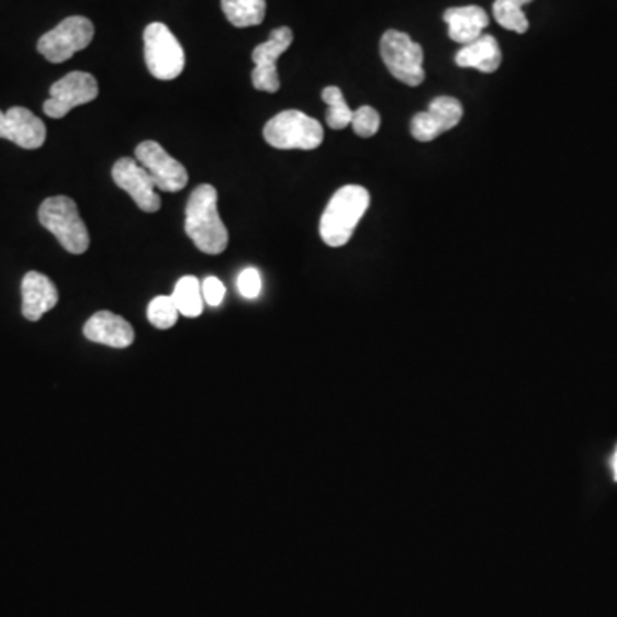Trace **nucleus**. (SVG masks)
I'll return each mask as SVG.
<instances>
[{
  "instance_id": "obj_1",
  "label": "nucleus",
  "mask_w": 617,
  "mask_h": 617,
  "mask_svg": "<svg viewBox=\"0 0 617 617\" xmlns=\"http://www.w3.org/2000/svg\"><path fill=\"white\" fill-rule=\"evenodd\" d=\"M186 234L204 255H222L228 246V231L218 213V192L203 184L192 191L186 207Z\"/></svg>"
},
{
  "instance_id": "obj_2",
  "label": "nucleus",
  "mask_w": 617,
  "mask_h": 617,
  "mask_svg": "<svg viewBox=\"0 0 617 617\" xmlns=\"http://www.w3.org/2000/svg\"><path fill=\"white\" fill-rule=\"evenodd\" d=\"M369 204L371 195L360 186L338 189L321 216L319 234L323 243L329 247L345 246L368 212Z\"/></svg>"
},
{
  "instance_id": "obj_3",
  "label": "nucleus",
  "mask_w": 617,
  "mask_h": 617,
  "mask_svg": "<svg viewBox=\"0 0 617 617\" xmlns=\"http://www.w3.org/2000/svg\"><path fill=\"white\" fill-rule=\"evenodd\" d=\"M38 220L60 246L71 255H85L90 247V234L78 212V204L67 195H55L42 203Z\"/></svg>"
},
{
  "instance_id": "obj_4",
  "label": "nucleus",
  "mask_w": 617,
  "mask_h": 617,
  "mask_svg": "<svg viewBox=\"0 0 617 617\" xmlns=\"http://www.w3.org/2000/svg\"><path fill=\"white\" fill-rule=\"evenodd\" d=\"M266 143L277 149H316L325 139L323 125L301 110H285L266 122Z\"/></svg>"
},
{
  "instance_id": "obj_5",
  "label": "nucleus",
  "mask_w": 617,
  "mask_h": 617,
  "mask_svg": "<svg viewBox=\"0 0 617 617\" xmlns=\"http://www.w3.org/2000/svg\"><path fill=\"white\" fill-rule=\"evenodd\" d=\"M145 60L153 78L160 81H172L184 71V48L164 23L146 26Z\"/></svg>"
},
{
  "instance_id": "obj_6",
  "label": "nucleus",
  "mask_w": 617,
  "mask_h": 617,
  "mask_svg": "<svg viewBox=\"0 0 617 617\" xmlns=\"http://www.w3.org/2000/svg\"><path fill=\"white\" fill-rule=\"evenodd\" d=\"M381 59L386 64L388 71L393 78L405 82L408 87L423 85L426 72H424V51L417 42L403 32L390 30L381 38Z\"/></svg>"
},
{
  "instance_id": "obj_7",
  "label": "nucleus",
  "mask_w": 617,
  "mask_h": 617,
  "mask_svg": "<svg viewBox=\"0 0 617 617\" xmlns=\"http://www.w3.org/2000/svg\"><path fill=\"white\" fill-rule=\"evenodd\" d=\"M94 36V26L88 18H66L54 30L38 40V52L52 64L66 63L72 55L85 51Z\"/></svg>"
},
{
  "instance_id": "obj_8",
  "label": "nucleus",
  "mask_w": 617,
  "mask_h": 617,
  "mask_svg": "<svg viewBox=\"0 0 617 617\" xmlns=\"http://www.w3.org/2000/svg\"><path fill=\"white\" fill-rule=\"evenodd\" d=\"M98 97V82L88 72L75 71L54 82L51 98L45 100L44 112L51 119L66 117L72 109L87 105Z\"/></svg>"
},
{
  "instance_id": "obj_9",
  "label": "nucleus",
  "mask_w": 617,
  "mask_h": 617,
  "mask_svg": "<svg viewBox=\"0 0 617 617\" xmlns=\"http://www.w3.org/2000/svg\"><path fill=\"white\" fill-rule=\"evenodd\" d=\"M136 161L149 173L158 191L179 192L188 186L184 165L170 157L157 142H143L137 146Z\"/></svg>"
},
{
  "instance_id": "obj_10",
  "label": "nucleus",
  "mask_w": 617,
  "mask_h": 617,
  "mask_svg": "<svg viewBox=\"0 0 617 617\" xmlns=\"http://www.w3.org/2000/svg\"><path fill=\"white\" fill-rule=\"evenodd\" d=\"M292 42V30L282 26L273 30L270 38L255 48L253 60H255L256 67L253 71V85H255L256 90L266 91V93H277L280 90L277 63L282 54L289 51Z\"/></svg>"
},
{
  "instance_id": "obj_11",
  "label": "nucleus",
  "mask_w": 617,
  "mask_h": 617,
  "mask_svg": "<svg viewBox=\"0 0 617 617\" xmlns=\"http://www.w3.org/2000/svg\"><path fill=\"white\" fill-rule=\"evenodd\" d=\"M115 184L133 198L136 206L146 213H157L161 207L160 195L153 184L152 177L133 158H121L112 168Z\"/></svg>"
},
{
  "instance_id": "obj_12",
  "label": "nucleus",
  "mask_w": 617,
  "mask_h": 617,
  "mask_svg": "<svg viewBox=\"0 0 617 617\" xmlns=\"http://www.w3.org/2000/svg\"><path fill=\"white\" fill-rule=\"evenodd\" d=\"M0 139L23 149H38L47 139V127L32 110L12 106L8 112H0Z\"/></svg>"
},
{
  "instance_id": "obj_13",
  "label": "nucleus",
  "mask_w": 617,
  "mask_h": 617,
  "mask_svg": "<svg viewBox=\"0 0 617 617\" xmlns=\"http://www.w3.org/2000/svg\"><path fill=\"white\" fill-rule=\"evenodd\" d=\"M82 333L88 340L112 348H127L134 341L133 326L124 317L109 313V311L93 314L87 321Z\"/></svg>"
},
{
  "instance_id": "obj_14",
  "label": "nucleus",
  "mask_w": 617,
  "mask_h": 617,
  "mask_svg": "<svg viewBox=\"0 0 617 617\" xmlns=\"http://www.w3.org/2000/svg\"><path fill=\"white\" fill-rule=\"evenodd\" d=\"M21 295H23V316L27 321L42 319V316L59 302V293L54 282L38 271L24 274Z\"/></svg>"
},
{
  "instance_id": "obj_15",
  "label": "nucleus",
  "mask_w": 617,
  "mask_h": 617,
  "mask_svg": "<svg viewBox=\"0 0 617 617\" xmlns=\"http://www.w3.org/2000/svg\"><path fill=\"white\" fill-rule=\"evenodd\" d=\"M442 20L448 24L450 38L460 45H469L481 38L489 24L487 12L479 5L448 9Z\"/></svg>"
},
{
  "instance_id": "obj_16",
  "label": "nucleus",
  "mask_w": 617,
  "mask_h": 617,
  "mask_svg": "<svg viewBox=\"0 0 617 617\" xmlns=\"http://www.w3.org/2000/svg\"><path fill=\"white\" fill-rule=\"evenodd\" d=\"M455 63L458 67H465V69H476V71L496 72L503 63V54H501L500 44L497 40L491 35H482L476 38L472 44L463 45L458 51Z\"/></svg>"
},
{
  "instance_id": "obj_17",
  "label": "nucleus",
  "mask_w": 617,
  "mask_h": 617,
  "mask_svg": "<svg viewBox=\"0 0 617 617\" xmlns=\"http://www.w3.org/2000/svg\"><path fill=\"white\" fill-rule=\"evenodd\" d=\"M222 11L235 27L258 26L265 21L266 0H222Z\"/></svg>"
},
{
  "instance_id": "obj_18",
  "label": "nucleus",
  "mask_w": 617,
  "mask_h": 617,
  "mask_svg": "<svg viewBox=\"0 0 617 617\" xmlns=\"http://www.w3.org/2000/svg\"><path fill=\"white\" fill-rule=\"evenodd\" d=\"M179 313L186 317H198L203 313V290L195 277H182L172 293Z\"/></svg>"
},
{
  "instance_id": "obj_19",
  "label": "nucleus",
  "mask_w": 617,
  "mask_h": 617,
  "mask_svg": "<svg viewBox=\"0 0 617 617\" xmlns=\"http://www.w3.org/2000/svg\"><path fill=\"white\" fill-rule=\"evenodd\" d=\"M430 117L438 125L439 133L451 131L460 124L463 117V106L453 97H438L434 98L430 102L429 110Z\"/></svg>"
},
{
  "instance_id": "obj_20",
  "label": "nucleus",
  "mask_w": 617,
  "mask_h": 617,
  "mask_svg": "<svg viewBox=\"0 0 617 617\" xmlns=\"http://www.w3.org/2000/svg\"><path fill=\"white\" fill-rule=\"evenodd\" d=\"M323 100L328 105L326 122L335 131L345 130L352 124L354 110L345 102L340 88L328 87L323 90Z\"/></svg>"
},
{
  "instance_id": "obj_21",
  "label": "nucleus",
  "mask_w": 617,
  "mask_h": 617,
  "mask_svg": "<svg viewBox=\"0 0 617 617\" xmlns=\"http://www.w3.org/2000/svg\"><path fill=\"white\" fill-rule=\"evenodd\" d=\"M494 18L497 23L509 30V32L524 33L528 32V20L525 16L524 5L518 0H496L493 5Z\"/></svg>"
},
{
  "instance_id": "obj_22",
  "label": "nucleus",
  "mask_w": 617,
  "mask_h": 617,
  "mask_svg": "<svg viewBox=\"0 0 617 617\" xmlns=\"http://www.w3.org/2000/svg\"><path fill=\"white\" fill-rule=\"evenodd\" d=\"M180 313L172 295H158L148 305V319L155 328L170 329L177 325Z\"/></svg>"
},
{
  "instance_id": "obj_23",
  "label": "nucleus",
  "mask_w": 617,
  "mask_h": 617,
  "mask_svg": "<svg viewBox=\"0 0 617 617\" xmlns=\"http://www.w3.org/2000/svg\"><path fill=\"white\" fill-rule=\"evenodd\" d=\"M354 133L360 137H372L378 134L381 125V117L378 110L372 106L363 105L354 112L352 117Z\"/></svg>"
},
{
  "instance_id": "obj_24",
  "label": "nucleus",
  "mask_w": 617,
  "mask_h": 617,
  "mask_svg": "<svg viewBox=\"0 0 617 617\" xmlns=\"http://www.w3.org/2000/svg\"><path fill=\"white\" fill-rule=\"evenodd\" d=\"M411 131L412 136L420 143L434 142L436 137L441 136L438 125L433 121L429 112H420V114L415 115L411 122Z\"/></svg>"
},
{
  "instance_id": "obj_25",
  "label": "nucleus",
  "mask_w": 617,
  "mask_h": 617,
  "mask_svg": "<svg viewBox=\"0 0 617 617\" xmlns=\"http://www.w3.org/2000/svg\"><path fill=\"white\" fill-rule=\"evenodd\" d=\"M237 287L243 298L258 299L262 287L261 273L256 268H246L238 274Z\"/></svg>"
},
{
  "instance_id": "obj_26",
  "label": "nucleus",
  "mask_w": 617,
  "mask_h": 617,
  "mask_svg": "<svg viewBox=\"0 0 617 617\" xmlns=\"http://www.w3.org/2000/svg\"><path fill=\"white\" fill-rule=\"evenodd\" d=\"M201 290H203V299L207 304L216 305L222 304L223 299H225V285H223L222 280L216 277H207L203 283H201Z\"/></svg>"
},
{
  "instance_id": "obj_27",
  "label": "nucleus",
  "mask_w": 617,
  "mask_h": 617,
  "mask_svg": "<svg viewBox=\"0 0 617 617\" xmlns=\"http://www.w3.org/2000/svg\"><path fill=\"white\" fill-rule=\"evenodd\" d=\"M610 467H613L614 481L617 482V446L613 455V460H610Z\"/></svg>"
},
{
  "instance_id": "obj_28",
  "label": "nucleus",
  "mask_w": 617,
  "mask_h": 617,
  "mask_svg": "<svg viewBox=\"0 0 617 617\" xmlns=\"http://www.w3.org/2000/svg\"><path fill=\"white\" fill-rule=\"evenodd\" d=\"M518 2H520L521 5H527L530 4L531 0H518Z\"/></svg>"
}]
</instances>
